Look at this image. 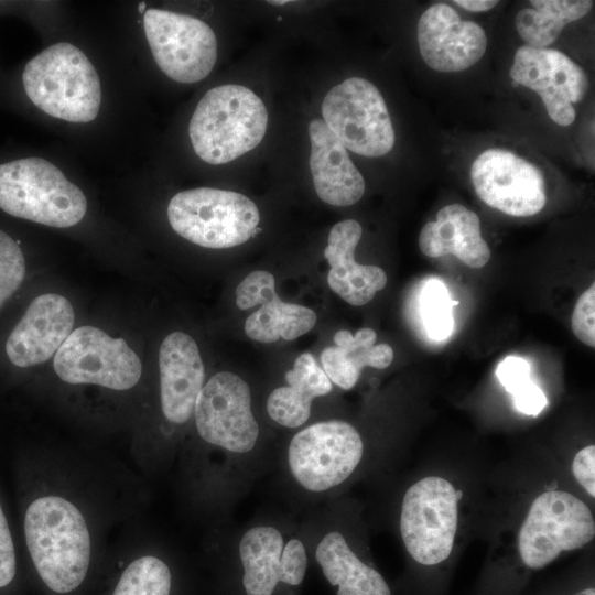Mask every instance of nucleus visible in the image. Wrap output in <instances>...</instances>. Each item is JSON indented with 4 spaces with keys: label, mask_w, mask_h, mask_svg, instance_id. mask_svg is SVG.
I'll return each mask as SVG.
<instances>
[{
    "label": "nucleus",
    "mask_w": 595,
    "mask_h": 595,
    "mask_svg": "<svg viewBox=\"0 0 595 595\" xmlns=\"http://www.w3.org/2000/svg\"><path fill=\"white\" fill-rule=\"evenodd\" d=\"M24 534L33 564L45 585L61 594L76 589L90 561V536L85 518L60 496L35 499L24 517Z\"/></svg>",
    "instance_id": "1"
},
{
    "label": "nucleus",
    "mask_w": 595,
    "mask_h": 595,
    "mask_svg": "<svg viewBox=\"0 0 595 595\" xmlns=\"http://www.w3.org/2000/svg\"><path fill=\"white\" fill-rule=\"evenodd\" d=\"M267 125V108L252 90L225 84L209 89L198 101L188 133L198 158L209 164H224L255 149Z\"/></svg>",
    "instance_id": "2"
},
{
    "label": "nucleus",
    "mask_w": 595,
    "mask_h": 595,
    "mask_svg": "<svg viewBox=\"0 0 595 595\" xmlns=\"http://www.w3.org/2000/svg\"><path fill=\"white\" fill-rule=\"evenodd\" d=\"M29 99L51 117L69 122L93 121L101 104L98 73L71 43L60 42L31 58L22 74Z\"/></svg>",
    "instance_id": "3"
},
{
    "label": "nucleus",
    "mask_w": 595,
    "mask_h": 595,
    "mask_svg": "<svg viewBox=\"0 0 595 595\" xmlns=\"http://www.w3.org/2000/svg\"><path fill=\"white\" fill-rule=\"evenodd\" d=\"M0 208L14 217L66 228L84 218L87 199L53 163L24 158L0 164Z\"/></svg>",
    "instance_id": "4"
},
{
    "label": "nucleus",
    "mask_w": 595,
    "mask_h": 595,
    "mask_svg": "<svg viewBox=\"0 0 595 595\" xmlns=\"http://www.w3.org/2000/svg\"><path fill=\"white\" fill-rule=\"evenodd\" d=\"M167 218L181 237L212 249L241 245L261 230L257 205L240 193L219 188L178 192L169 203Z\"/></svg>",
    "instance_id": "5"
},
{
    "label": "nucleus",
    "mask_w": 595,
    "mask_h": 595,
    "mask_svg": "<svg viewBox=\"0 0 595 595\" xmlns=\"http://www.w3.org/2000/svg\"><path fill=\"white\" fill-rule=\"evenodd\" d=\"M323 121L356 154L378 158L390 152L396 136L379 89L361 77L334 86L322 102Z\"/></svg>",
    "instance_id": "6"
},
{
    "label": "nucleus",
    "mask_w": 595,
    "mask_h": 595,
    "mask_svg": "<svg viewBox=\"0 0 595 595\" xmlns=\"http://www.w3.org/2000/svg\"><path fill=\"white\" fill-rule=\"evenodd\" d=\"M595 536L591 509L570 493L551 490L532 502L518 537L523 563L542 569L562 551L584 547Z\"/></svg>",
    "instance_id": "7"
},
{
    "label": "nucleus",
    "mask_w": 595,
    "mask_h": 595,
    "mask_svg": "<svg viewBox=\"0 0 595 595\" xmlns=\"http://www.w3.org/2000/svg\"><path fill=\"white\" fill-rule=\"evenodd\" d=\"M459 496L461 491L437 476L424 477L405 491L400 531L407 551L418 563L434 565L450 556Z\"/></svg>",
    "instance_id": "8"
},
{
    "label": "nucleus",
    "mask_w": 595,
    "mask_h": 595,
    "mask_svg": "<svg viewBox=\"0 0 595 595\" xmlns=\"http://www.w3.org/2000/svg\"><path fill=\"white\" fill-rule=\"evenodd\" d=\"M364 445L358 431L345 421L314 423L291 440L288 463L294 479L314 493L345 482L358 466Z\"/></svg>",
    "instance_id": "9"
},
{
    "label": "nucleus",
    "mask_w": 595,
    "mask_h": 595,
    "mask_svg": "<svg viewBox=\"0 0 595 595\" xmlns=\"http://www.w3.org/2000/svg\"><path fill=\"white\" fill-rule=\"evenodd\" d=\"M143 24L153 58L167 77L192 84L209 75L217 58V39L206 22L187 14L148 9Z\"/></svg>",
    "instance_id": "10"
},
{
    "label": "nucleus",
    "mask_w": 595,
    "mask_h": 595,
    "mask_svg": "<svg viewBox=\"0 0 595 595\" xmlns=\"http://www.w3.org/2000/svg\"><path fill=\"white\" fill-rule=\"evenodd\" d=\"M53 366L67 383H90L113 390L132 388L142 371L138 355L125 339L110 337L94 326L72 331L56 351Z\"/></svg>",
    "instance_id": "11"
},
{
    "label": "nucleus",
    "mask_w": 595,
    "mask_h": 595,
    "mask_svg": "<svg viewBox=\"0 0 595 595\" xmlns=\"http://www.w3.org/2000/svg\"><path fill=\"white\" fill-rule=\"evenodd\" d=\"M193 414L199 436L212 445L244 454L257 443L250 388L234 372H217L203 386Z\"/></svg>",
    "instance_id": "12"
},
{
    "label": "nucleus",
    "mask_w": 595,
    "mask_h": 595,
    "mask_svg": "<svg viewBox=\"0 0 595 595\" xmlns=\"http://www.w3.org/2000/svg\"><path fill=\"white\" fill-rule=\"evenodd\" d=\"M470 180L485 204L510 216L536 215L547 203L540 169L506 149L482 152L472 164Z\"/></svg>",
    "instance_id": "13"
},
{
    "label": "nucleus",
    "mask_w": 595,
    "mask_h": 595,
    "mask_svg": "<svg viewBox=\"0 0 595 595\" xmlns=\"http://www.w3.org/2000/svg\"><path fill=\"white\" fill-rule=\"evenodd\" d=\"M511 79L534 90L549 117L560 126L575 119L573 104L584 99L589 82L583 68L564 53L553 48L520 46L510 67Z\"/></svg>",
    "instance_id": "14"
},
{
    "label": "nucleus",
    "mask_w": 595,
    "mask_h": 595,
    "mask_svg": "<svg viewBox=\"0 0 595 595\" xmlns=\"http://www.w3.org/2000/svg\"><path fill=\"white\" fill-rule=\"evenodd\" d=\"M418 44L429 67L453 73L467 69L484 56L487 36L479 24L462 20L451 6L435 3L419 19Z\"/></svg>",
    "instance_id": "15"
},
{
    "label": "nucleus",
    "mask_w": 595,
    "mask_h": 595,
    "mask_svg": "<svg viewBox=\"0 0 595 595\" xmlns=\"http://www.w3.org/2000/svg\"><path fill=\"white\" fill-rule=\"evenodd\" d=\"M239 556L247 595H272L279 582L300 585L306 573L307 556L302 541L291 539L284 545L280 531L269 526L245 532L239 542Z\"/></svg>",
    "instance_id": "16"
},
{
    "label": "nucleus",
    "mask_w": 595,
    "mask_h": 595,
    "mask_svg": "<svg viewBox=\"0 0 595 595\" xmlns=\"http://www.w3.org/2000/svg\"><path fill=\"white\" fill-rule=\"evenodd\" d=\"M261 306L245 322V333L260 343L280 338L293 340L312 329L316 323L313 310L283 302L275 292L274 277L266 270L249 273L236 288V305L240 310Z\"/></svg>",
    "instance_id": "17"
},
{
    "label": "nucleus",
    "mask_w": 595,
    "mask_h": 595,
    "mask_svg": "<svg viewBox=\"0 0 595 595\" xmlns=\"http://www.w3.org/2000/svg\"><path fill=\"white\" fill-rule=\"evenodd\" d=\"M74 321L73 306L65 296H36L6 342L9 360L18 367L48 360L72 333Z\"/></svg>",
    "instance_id": "18"
},
{
    "label": "nucleus",
    "mask_w": 595,
    "mask_h": 595,
    "mask_svg": "<svg viewBox=\"0 0 595 595\" xmlns=\"http://www.w3.org/2000/svg\"><path fill=\"white\" fill-rule=\"evenodd\" d=\"M161 407L177 424L187 422L204 382V365L195 340L183 332L169 334L159 351Z\"/></svg>",
    "instance_id": "19"
},
{
    "label": "nucleus",
    "mask_w": 595,
    "mask_h": 595,
    "mask_svg": "<svg viewBox=\"0 0 595 595\" xmlns=\"http://www.w3.org/2000/svg\"><path fill=\"white\" fill-rule=\"evenodd\" d=\"M310 170L317 196L333 206H350L365 192V180L346 148L322 119L309 125Z\"/></svg>",
    "instance_id": "20"
},
{
    "label": "nucleus",
    "mask_w": 595,
    "mask_h": 595,
    "mask_svg": "<svg viewBox=\"0 0 595 595\" xmlns=\"http://www.w3.org/2000/svg\"><path fill=\"white\" fill-rule=\"evenodd\" d=\"M361 234L357 220L339 221L332 227L324 249V257L331 267L327 275L329 288L354 306L370 302L387 284V274L381 268L355 261V249Z\"/></svg>",
    "instance_id": "21"
},
{
    "label": "nucleus",
    "mask_w": 595,
    "mask_h": 595,
    "mask_svg": "<svg viewBox=\"0 0 595 595\" xmlns=\"http://www.w3.org/2000/svg\"><path fill=\"white\" fill-rule=\"evenodd\" d=\"M419 246L428 257L451 253L475 269L484 267L490 259V249L482 237L479 217L461 204L442 207L436 220L422 227Z\"/></svg>",
    "instance_id": "22"
},
{
    "label": "nucleus",
    "mask_w": 595,
    "mask_h": 595,
    "mask_svg": "<svg viewBox=\"0 0 595 595\" xmlns=\"http://www.w3.org/2000/svg\"><path fill=\"white\" fill-rule=\"evenodd\" d=\"M288 386L275 388L267 400L269 416L285 428L304 424L313 399L327 394L332 382L310 353L300 355L285 374Z\"/></svg>",
    "instance_id": "23"
},
{
    "label": "nucleus",
    "mask_w": 595,
    "mask_h": 595,
    "mask_svg": "<svg viewBox=\"0 0 595 595\" xmlns=\"http://www.w3.org/2000/svg\"><path fill=\"white\" fill-rule=\"evenodd\" d=\"M376 340V332L368 327L357 331L354 336L348 331H338L334 335L336 346L327 347L321 354L323 370L329 380L349 390L364 367H388L393 360V350L388 344L375 345Z\"/></svg>",
    "instance_id": "24"
},
{
    "label": "nucleus",
    "mask_w": 595,
    "mask_h": 595,
    "mask_svg": "<svg viewBox=\"0 0 595 595\" xmlns=\"http://www.w3.org/2000/svg\"><path fill=\"white\" fill-rule=\"evenodd\" d=\"M315 558L329 584L338 586L337 595H390L381 574L357 558L342 533L325 534Z\"/></svg>",
    "instance_id": "25"
},
{
    "label": "nucleus",
    "mask_w": 595,
    "mask_h": 595,
    "mask_svg": "<svg viewBox=\"0 0 595 595\" xmlns=\"http://www.w3.org/2000/svg\"><path fill=\"white\" fill-rule=\"evenodd\" d=\"M530 4L532 9H522L516 15L517 32L528 46L547 48L569 23L586 15L594 1L531 0Z\"/></svg>",
    "instance_id": "26"
},
{
    "label": "nucleus",
    "mask_w": 595,
    "mask_h": 595,
    "mask_svg": "<svg viewBox=\"0 0 595 595\" xmlns=\"http://www.w3.org/2000/svg\"><path fill=\"white\" fill-rule=\"evenodd\" d=\"M496 376L512 396L513 405L519 412L537 416L548 405L544 392L530 378V364L526 359L506 357L497 366Z\"/></svg>",
    "instance_id": "27"
},
{
    "label": "nucleus",
    "mask_w": 595,
    "mask_h": 595,
    "mask_svg": "<svg viewBox=\"0 0 595 595\" xmlns=\"http://www.w3.org/2000/svg\"><path fill=\"white\" fill-rule=\"evenodd\" d=\"M171 583L169 566L156 556L144 555L127 566L112 595H170Z\"/></svg>",
    "instance_id": "28"
},
{
    "label": "nucleus",
    "mask_w": 595,
    "mask_h": 595,
    "mask_svg": "<svg viewBox=\"0 0 595 595\" xmlns=\"http://www.w3.org/2000/svg\"><path fill=\"white\" fill-rule=\"evenodd\" d=\"M458 301H453L445 284L437 280H429L421 295V313L428 335L435 340L450 337L453 331L452 307Z\"/></svg>",
    "instance_id": "29"
},
{
    "label": "nucleus",
    "mask_w": 595,
    "mask_h": 595,
    "mask_svg": "<svg viewBox=\"0 0 595 595\" xmlns=\"http://www.w3.org/2000/svg\"><path fill=\"white\" fill-rule=\"evenodd\" d=\"M25 261L19 245L0 229V309L21 285Z\"/></svg>",
    "instance_id": "30"
},
{
    "label": "nucleus",
    "mask_w": 595,
    "mask_h": 595,
    "mask_svg": "<svg viewBox=\"0 0 595 595\" xmlns=\"http://www.w3.org/2000/svg\"><path fill=\"white\" fill-rule=\"evenodd\" d=\"M574 335L589 347L595 346V285L594 283L578 298L572 313Z\"/></svg>",
    "instance_id": "31"
},
{
    "label": "nucleus",
    "mask_w": 595,
    "mask_h": 595,
    "mask_svg": "<svg viewBox=\"0 0 595 595\" xmlns=\"http://www.w3.org/2000/svg\"><path fill=\"white\" fill-rule=\"evenodd\" d=\"M15 575V553L11 532L0 506V587L7 586Z\"/></svg>",
    "instance_id": "32"
},
{
    "label": "nucleus",
    "mask_w": 595,
    "mask_h": 595,
    "mask_svg": "<svg viewBox=\"0 0 595 595\" xmlns=\"http://www.w3.org/2000/svg\"><path fill=\"white\" fill-rule=\"evenodd\" d=\"M572 472L578 484L594 498L595 496V446L588 445L575 455Z\"/></svg>",
    "instance_id": "33"
},
{
    "label": "nucleus",
    "mask_w": 595,
    "mask_h": 595,
    "mask_svg": "<svg viewBox=\"0 0 595 595\" xmlns=\"http://www.w3.org/2000/svg\"><path fill=\"white\" fill-rule=\"evenodd\" d=\"M458 7L470 12H485L493 9L498 1L495 0H455Z\"/></svg>",
    "instance_id": "34"
},
{
    "label": "nucleus",
    "mask_w": 595,
    "mask_h": 595,
    "mask_svg": "<svg viewBox=\"0 0 595 595\" xmlns=\"http://www.w3.org/2000/svg\"><path fill=\"white\" fill-rule=\"evenodd\" d=\"M576 595H595L594 588H586L584 591L578 592Z\"/></svg>",
    "instance_id": "35"
},
{
    "label": "nucleus",
    "mask_w": 595,
    "mask_h": 595,
    "mask_svg": "<svg viewBox=\"0 0 595 595\" xmlns=\"http://www.w3.org/2000/svg\"><path fill=\"white\" fill-rule=\"evenodd\" d=\"M268 2L271 3V4L282 6V4L288 3L290 1L283 0V1H268Z\"/></svg>",
    "instance_id": "36"
},
{
    "label": "nucleus",
    "mask_w": 595,
    "mask_h": 595,
    "mask_svg": "<svg viewBox=\"0 0 595 595\" xmlns=\"http://www.w3.org/2000/svg\"><path fill=\"white\" fill-rule=\"evenodd\" d=\"M138 9H139V11L141 13H144L145 12V2H140Z\"/></svg>",
    "instance_id": "37"
},
{
    "label": "nucleus",
    "mask_w": 595,
    "mask_h": 595,
    "mask_svg": "<svg viewBox=\"0 0 595 595\" xmlns=\"http://www.w3.org/2000/svg\"><path fill=\"white\" fill-rule=\"evenodd\" d=\"M277 20L280 21V20H282V18H281V17H278Z\"/></svg>",
    "instance_id": "38"
}]
</instances>
